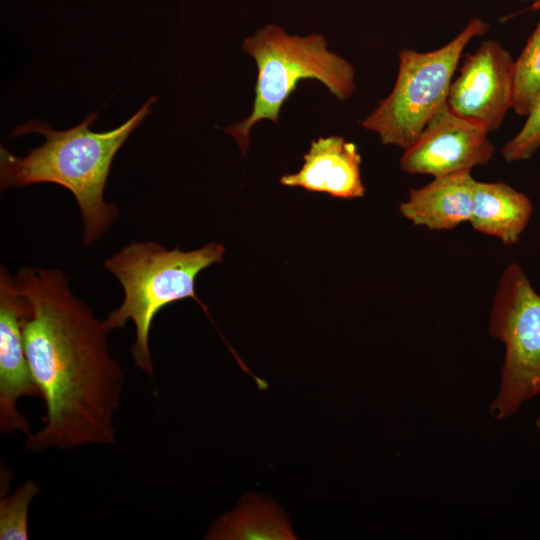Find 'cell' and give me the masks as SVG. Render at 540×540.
Wrapping results in <instances>:
<instances>
[{
    "instance_id": "9a60e30c",
    "label": "cell",
    "mask_w": 540,
    "mask_h": 540,
    "mask_svg": "<svg viewBox=\"0 0 540 540\" xmlns=\"http://www.w3.org/2000/svg\"><path fill=\"white\" fill-rule=\"evenodd\" d=\"M40 487L33 480L25 481L12 495L1 496L0 539L26 540L28 533V511L32 499Z\"/></svg>"
},
{
    "instance_id": "6da1fadb",
    "label": "cell",
    "mask_w": 540,
    "mask_h": 540,
    "mask_svg": "<svg viewBox=\"0 0 540 540\" xmlns=\"http://www.w3.org/2000/svg\"><path fill=\"white\" fill-rule=\"evenodd\" d=\"M14 277L25 299V352L45 404L43 425L26 435L25 448L113 444L124 374L109 350L110 330L61 270L23 267Z\"/></svg>"
},
{
    "instance_id": "8fae6325",
    "label": "cell",
    "mask_w": 540,
    "mask_h": 540,
    "mask_svg": "<svg viewBox=\"0 0 540 540\" xmlns=\"http://www.w3.org/2000/svg\"><path fill=\"white\" fill-rule=\"evenodd\" d=\"M475 182L470 170L434 177L425 186L410 190L399 211L415 226L452 230L469 221Z\"/></svg>"
},
{
    "instance_id": "5bb4252c",
    "label": "cell",
    "mask_w": 540,
    "mask_h": 540,
    "mask_svg": "<svg viewBox=\"0 0 540 540\" xmlns=\"http://www.w3.org/2000/svg\"><path fill=\"white\" fill-rule=\"evenodd\" d=\"M527 10H540L536 0ZM540 93V17L520 55L515 60L512 109L527 116Z\"/></svg>"
},
{
    "instance_id": "3957f363",
    "label": "cell",
    "mask_w": 540,
    "mask_h": 540,
    "mask_svg": "<svg viewBox=\"0 0 540 540\" xmlns=\"http://www.w3.org/2000/svg\"><path fill=\"white\" fill-rule=\"evenodd\" d=\"M224 252V247L214 242L181 251L168 250L152 241H133L105 261L106 269L119 281L124 298L104 323L112 331L133 322L131 356L138 369L153 374L149 339L152 322L160 310L186 298L206 309L196 295L195 280L202 270L221 263Z\"/></svg>"
},
{
    "instance_id": "7c38bea8",
    "label": "cell",
    "mask_w": 540,
    "mask_h": 540,
    "mask_svg": "<svg viewBox=\"0 0 540 540\" xmlns=\"http://www.w3.org/2000/svg\"><path fill=\"white\" fill-rule=\"evenodd\" d=\"M533 212L528 196L504 182L476 181L469 223L473 229L513 246Z\"/></svg>"
},
{
    "instance_id": "4fadbf2b",
    "label": "cell",
    "mask_w": 540,
    "mask_h": 540,
    "mask_svg": "<svg viewBox=\"0 0 540 540\" xmlns=\"http://www.w3.org/2000/svg\"><path fill=\"white\" fill-rule=\"evenodd\" d=\"M207 539H295L286 517L276 505L251 497L222 516Z\"/></svg>"
},
{
    "instance_id": "2e32d148",
    "label": "cell",
    "mask_w": 540,
    "mask_h": 540,
    "mask_svg": "<svg viewBox=\"0 0 540 540\" xmlns=\"http://www.w3.org/2000/svg\"><path fill=\"white\" fill-rule=\"evenodd\" d=\"M540 148V93L520 131L502 147L506 162L530 159Z\"/></svg>"
},
{
    "instance_id": "ba28073f",
    "label": "cell",
    "mask_w": 540,
    "mask_h": 540,
    "mask_svg": "<svg viewBox=\"0 0 540 540\" xmlns=\"http://www.w3.org/2000/svg\"><path fill=\"white\" fill-rule=\"evenodd\" d=\"M494 151L486 131L454 115L446 105L404 150L400 167L408 174L434 178L484 166L490 162Z\"/></svg>"
},
{
    "instance_id": "9c48e42d",
    "label": "cell",
    "mask_w": 540,
    "mask_h": 540,
    "mask_svg": "<svg viewBox=\"0 0 540 540\" xmlns=\"http://www.w3.org/2000/svg\"><path fill=\"white\" fill-rule=\"evenodd\" d=\"M25 299L15 277L0 271V431L4 434L30 431L19 411L21 397H40L25 352L23 320Z\"/></svg>"
},
{
    "instance_id": "52a82bcc",
    "label": "cell",
    "mask_w": 540,
    "mask_h": 540,
    "mask_svg": "<svg viewBox=\"0 0 540 540\" xmlns=\"http://www.w3.org/2000/svg\"><path fill=\"white\" fill-rule=\"evenodd\" d=\"M515 60L497 41L485 40L464 56L452 81L447 108L488 134L503 123L514 96Z\"/></svg>"
},
{
    "instance_id": "5b68a950",
    "label": "cell",
    "mask_w": 540,
    "mask_h": 540,
    "mask_svg": "<svg viewBox=\"0 0 540 540\" xmlns=\"http://www.w3.org/2000/svg\"><path fill=\"white\" fill-rule=\"evenodd\" d=\"M489 29L487 22L474 17L450 42L436 50H402L392 91L361 125L377 133L384 145L408 149L447 105L448 91L467 44Z\"/></svg>"
},
{
    "instance_id": "7a4b0ae2",
    "label": "cell",
    "mask_w": 540,
    "mask_h": 540,
    "mask_svg": "<svg viewBox=\"0 0 540 540\" xmlns=\"http://www.w3.org/2000/svg\"><path fill=\"white\" fill-rule=\"evenodd\" d=\"M156 101V96L149 97L126 122L104 132L90 129L97 119V112L66 130H54L48 123L36 120L17 126L10 137L38 133L45 141L24 157L0 146L1 190L38 183L65 187L73 194L80 209L83 244H92L103 236L119 215L117 206L104 199L113 159L130 134L150 114Z\"/></svg>"
},
{
    "instance_id": "30bf717a",
    "label": "cell",
    "mask_w": 540,
    "mask_h": 540,
    "mask_svg": "<svg viewBox=\"0 0 540 540\" xmlns=\"http://www.w3.org/2000/svg\"><path fill=\"white\" fill-rule=\"evenodd\" d=\"M361 162V155L353 142L340 136L320 137L311 142L301 169L284 175L280 183L337 198H360L365 194Z\"/></svg>"
},
{
    "instance_id": "277c9868",
    "label": "cell",
    "mask_w": 540,
    "mask_h": 540,
    "mask_svg": "<svg viewBox=\"0 0 540 540\" xmlns=\"http://www.w3.org/2000/svg\"><path fill=\"white\" fill-rule=\"evenodd\" d=\"M243 50L257 64L253 108L245 120L224 128L243 154L249 145L251 128L263 119L278 123L283 103L300 80L316 79L342 101L356 89L353 65L329 51L320 34L292 36L270 24L246 38Z\"/></svg>"
},
{
    "instance_id": "8992f818",
    "label": "cell",
    "mask_w": 540,
    "mask_h": 540,
    "mask_svg": "<svg viewBox=\"0 0 540 540\" xmlns=\"http://www.w3.org/2000/svg\"><path fill=\"white\" fill-rule=\"evenodd\" d=\"M488 331L506 348L500 389L490 405L501 420L540 394V295L516 262L501 273Z\"/></svg>"
},
{
    "instance_id": "e0dca14e",
    "label": "cell",
    "mask_w": 540,
    "mask_h": 540,
    "mask_svg": "<svg viewBox=\"0 0 540 540\" xmlns=\"http://www.w3.org/2000/svg\"><path fill=\"white\" fill-rule=\"evenodd\" d=\"M536 426L540 430V417L536 420Z\"/></svg>"
}]
</instances>
